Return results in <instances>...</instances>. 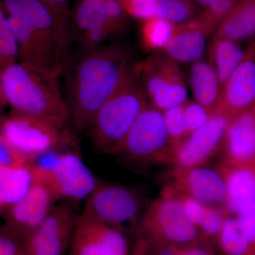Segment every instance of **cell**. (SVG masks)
<instances>
[{
  "label": "cell",
  "mask_w": 255,
  "mask_h": 255,
  "mask_svg": "<svg viewBox=\"0 0 255 255\" xmlns=\"http://www.w3.org/2000/svg\"><path fill=\"white\" fill-rule=\"evenodd\" d=\"M120 155L140 166L172 164L173 148L166 130L163 113L150 104L137 119Z\"/></svg>",
  "instance_id": "7"
},
{
  "label": "cell",
  "mask_w": 255,
  "mask_h": 255,
  "mask_svg": "<svg viewBox=\"0 0 255 255\" xmlns=\"http://www.w3.org/2000/svg\"><path fill=\"white\" fill-rule=\"evenodd\" d=\"M128 16L141 21L157 17L161 0H119Z\"/></svg>",
  "instance_id": "33"
},
{
  "label": "cell",
  "mask_w": 255,
  "mask_h": 255,
  "mask_svg": "<svg viewBox=\"0 0 255 255\" xmlns=\"http://www.w3.org/2000/svg\"><path fill=\"white\" fill-rule=\"evenodd\" d=\"M18 49L9 16L0 2V74L18 61Z\"/></svg>",
  "instance_id": "28"
},
{
  "label": "cell",
  "mask_w": 255,
  "mask_h": 255,
  "mask_svg": "<svg viewBox=\"0 0 255 255\" xmlns=\"http://www.w3.org/2000/svg\"><path fill=\"white\" fill-rule=\"evenodd\" d=\"M49 11L55 30L59 38L60 46L68 61L70 46V10L71 0H40Z\"/></svg>",
  "instance_id": "27"
},
{
  "label": "cell",
  "mask_w": 255,
  "mask_h": 255,
  "mask_svg": "<svg viewBox=\"0 0 255 255\" xmlns=\"http://www.w3.org/2000/svg\"><path fill=\"white\" fill-rule=\"evenodd\" d=\"M128 46L110 44L85 50L68 82V104L74 131L88 130L95 114L119 86L132 65Z\"/></svg>",
  "instance_id": "1"
},
{
  "label": "cell",
  "mask_w": 255,
  "mask_h": 255,
  "mask_svg": "<svg viewBox=\"0 0 255 255\" xmlns=\"http://www.w3.org/2000/svg\"><path fill=\"white\" fill-rule=\"evenodd\" d=\"M53 151L32 162L37 183L46 186L57 201L75 204L86 200L100 182L78 155Z\"/></svg>",
  "instance_id": "5"
},
{
  "label": "cell",
  "mask_w": 255,
  "mask_h": 255,
  "mask_svg": "<svg viewBox=\"0 0 255 255\" xmlns=\"http://www.w3.org/2000/svg\"><path fill=\"white\" fill-rule=\"evenodd\" d=\"M78 216L73 203L61 201L22 241L23 251L31 255H66Z\"/></svg>",
  "instance_id": "10"
},
{
  "label": "cell",
  "mask_w": 255,
  "mask_h": 255,
  "mask_svg": "<svg viewBox=\"0 0 255 255\" xmlns=\"http://www.w3.org/2000/svg\"><path fill=\"white\" fill-rule=\"evenodd\" d=\"M251 110L252 113H253V118H254L255 123V105H254V107H253V108L251 109Z\"/></svg>",
  "instance_id": "42"
},
{
  "label": "cell",
  "mask_w": 255,
  "mask_h": 255,
  "mask_svg": "<svg viewBox=\"0 0 255 255\" xmlns=\"http://www.w3.org/2000/svg\"><path fill=\"white\" fill-rule=\"evenodd\" d=\"M6 105H6V102H5L2 92H1V86H0V115L2 113Z\"/></svg>",
  "instance_id": "40"
},
{
  "label": "cell",
  "mask_w": 255,
  "mask_h": 255,
  "mask_svg": "<svg viewBox=\"0 0 255 255\" xmlns=\"http://www.w3.org/2000/svg\"><path fill=\"white\" fill-rule=\"evenodd\" d=\"M137 66L151 106L163 112L187 102L185 76L178 63L163 51L154 53Z\"/></svg>",
  "instance_id": "8"
},
{
  "label": "cell",
  "mask_w": 255,
  "mask_h": 255,
  "mask_svg": "<svg viewBox=\"0 0 255 255\" xmlns=\"http://www.w3.org/2000/svg\"><path fill=\"white\" fill-rule=\"evenodd\" d=\"M213 113L196 101L187 100L184 104V115L188 135L205 125Z\"/></svg>",
  "instance_id": "34"
},
{
  "label": "cell",
  "mask_w": 255,
  "mask_h": 255,
  "mask_svg": "<svg viewBox=\"0 0 255 255\" xmlns=\"http://www.w3.org/2000/svg\"><path fill=\"white\" fill-rule=\"evenodd\" d=\"M229 214L222 206H206L198 230L202 239L216 245L218 237Z\"/></svg>",
  "instance_id": "30"
},
{
  "label": "cell",
  "mask_w": 255,
  "mask_h": 255,
  "mask_svg": "<svg viewBox=\"0 0 255 255\" xmlns=\"http://www.w3.org/2000/svg\"><path fill=\"white\" fill-rule=\"evenodd\" d=\"M168 185L208 206H222L226 199L224 178L217 166L184 167L174 166Z\"/></svg>",
  "instance_id": "14"
},
{
  "label": "cell",
  "mask_w": 255,
  "mask_h": 255,
  "mask_svg": "<svg viewBox=\"0 0 255 255\" xmlns=\"http://www.w3.org/2000/svg\"><path fill=\"white\" fill-rule=\"evenodd\" d=\"M164 125L169 142L174 148L187 136V127L184 115V105L163 111Z\"/></svg>",
  "instance_id": "31"
},
{
  "label": "cell",
  "mask_w": 255,
  "mask_h": 255,
  "mask_svg": "<svg viewBox=\"0 0 255 255\" xmlns=\"http://www.w3.org/2000/svg\"><path fill=\"white\" fill-rule=\"evenodd\" d=\"M231 119L214 112L205 125L191 132L174 148L172 165L191 167L206 165L221 152Z\"/></svg>",
  "instance_id": "12"
},
{
  "label": "cell",
  "mask_w": 255,
  "mask_h": 255,
  "mask_svg": "<svg viewBox=\"0 0 255 255\" xmlns=\"http://www.w3.org/2000/svg\"><path fill=\"white\" fill-rule=\"evenodd\" d=\"M23 251V243L19 239L7 231L0 233V255H21Z\"/></svg>",
  "instance_id": "38"
},
{
  "label": "cell",
  "mask_w": 255,
  "mask_h": 255,
  "mask_svg": "<svg viewBox=\"0 0 255 255\" xmlns=\"http://www.w3.org/2000/svg\"><path fill=\"white\" fill-rule=\"evenodd\" d=\"M21 255H28V254H27V253H23V254Z\"/></svg>",
  "instance_id": "44"
},
{
  "label": "cell",
  "mask_w": 255,
  "mask_h": 255,
  "mask_svg": "<svg viewBox=\"0 0 255 255\" xmlns=\"http://www.w3.org/2000/svg\"><path fill=\"white\" fill-rule=\"evenodd\" d=\"M1 5L9 16L18 18L46 47L67 60L60 46L53 18L40 0H1Z\"/></svg>",
  "instance_id": "16"
},
{
  "label": "cell",
  "mask_w": 255,
  "mask_h": 255,
  "mask_svg": "<svg viewBox=\"0 0 255 255\" xmlns=\"http://www.w3.org/2000/svg\"><path fill=\"white\" fill-rule=\"evenodd\" d=\"M63 130L43 119L12 112L0 124V135L31 162L60 145Z\"/></svg>",
  "instance_id": "9"
},
{
  "label": "cell",
  "mask_w": 255,
  "mask_h": 255,
  "mask_svg": "<svg viewBox=\"0 0 255 255\" xmlns=\"http://www.w3.org/2000/svg\"><path fill=\"white\" fill-rule=\"evenodd\" d=\"M32 163L31 161L15 150L0 135V167Z\"/></svg>",
  "instance_id": "36"
},
{
  "label": "cell",
  "mask_w": 255,
  "mask_h": 255,
  "mask_svg": "<svg viewBox=\"0 0 255 255\" xmlns=\"http://www.w3.org/2000/svg\"><path fill=\"white\" fill-rule=\"evenodd\" d=\"M238 0H212L199 16L214 33Z\"/></svg>",
  "instance_id": "32"
},
{
  "label": "cell",
  "mask_w": 255,
  "mask_h": 255,
  "mask_svg": "<svg viewBox=\"0 0 255 255\" xmlns=\"http://www.w3.org/2000/svg\"><path fill=\"white\" fill-rule=\"evenodd\" d=\"M176 26L157 17L142 21L140 30L142 46L147 51H162L172 39Z\"/></svg>",
  "instance_id": "25"
},
{
  "label": "cell",
  "mask_w": 255,
  "mask_h": 255,
  "mask_svg": "<svg viewBox=\"0 0 255 255\" xmlns=\"http://www.w3.org/2000/svg\"><path fill=\"white\" fill-rule=\"evenodd\" d=\"M1 233V231H0V233Z\"/></svg>",
  "instance_id": "45"
},
{
  "label": "cell",
  "mask_w": 255,
  "mask_h": 255,
  "mask_svg": "<svg viewBox=\"0 0 255 255\" xmlns=\"http://www.w3.org/2000/svg\"><path fill=\"white\" fill-rule=\"evenodd\" d=\"M224 178L226 199L224 208L230 216L255 204V167L231 165L221 161L217 165Z\"/></svg>",
  "instance_id": "20"
},
{
  "label": "cell",
  "mask_w": 255,
  "mask_h": 255,
  "mask_svg": "<svg viewBox=\"0 0 255 255\" xmlns=\"http://www.w3.org/2000/svg\"><path fill=\"white\" fill-rule=\"evenodd\" d=\"M194 1H196L198 4H200L201 6H202L205 9V8L209 6L212 0H194Z\"/></svg>",
  "instance_id": "41"
},
{
  "label": "cell",
  "mask_w": 255,
  "mask_h": 255,
  "mask_svg": "<svg viewBox=\"0 0 255 255\" xmlns=\"http://www.w3.org/2000/svg\"><path fill=\"white\" fill-rule=\"evenodd\" d=\"M138 238L148 244L187 248L202 240L187 217L177 191L164 186L159 197L146 208L137 228Z\"/></svg>",
  "instance_id": "4"
},
{
  "label": "cell",
  "mask_w": 255,
  "mask_h": 255,
  "mask_svg": "<svg viewBox=\"0 0 255 255\" xmlns=\"http://www.w3.org/2000/svg\"><path fill=\"white\" fill-rule=\"evenodd\" d=\"M148 105L137 64L132 63L89 127L96 150L105 154L120 153L129 132Z\"/></svg>",
  "instance_id": "3"
},
{
  "label": "cell",
  "mask_w": 255,
  "mask_h": 255,
  "mask_svg": "<svg viewBox=\"0 0 255 255\" xmlns=\"http://www.w3.org/2000/svg\"><path fill=\"white\" fill-rule=\"evenodd\" d=\"M176 191H177L179 199L182 201L183 207H184L187 217L190 220L191 222L197 228L202 219L206 205L187 194L179 192L177 190Z\"/></svg>",
  "instance_id": "37"
},
{
  "label": "cell",
  "mask_w": 255,
  "mask_h": 255,
  "mask_svg": "<svg viewBox=\"0 0 255 255\" xmlns=\"http://www.w3.org/2000/svg\"><path fill=\"white\" fill-rule=\"evenodd\" d=\"M189 82L196 102L214 112L219 100L221 85L211 64L201 60L193 64Z\"/></svg>",
  "instance_id": "23"
},
{
  "label": "cell",
  "mask_w": 255,
  "mask_h": 255,
  "mask_svg": "<svg viewBox=\"0 0 255 255\" xmlns=\"http://www.w3.org/2000/svg\"><path fill=\"white\" fill-rule=\"evenodd\" d=\"M216 247L214 243L202 239L186 248L182 255H217Z\"/></svg>",
  "instance_id": "39"
},
{
  "label": "cell",
  "mask_w": 255,
  "mask_h": 255,
  "mask_svg": "<svg viewBox=\"0 0 255 255\" xmlns=\"http://www.w3.org/2000/svg\"><path fill=\"white\" fill-rule=\"evenodd\" d=\"M56 201L46 186L36 183L22 199L8 208L6 231L23 241L44 221Z\"/></svg>",
  "instance_id": "15"
},
{
  "label": "cell",
  "mask_w": 255,
  "mask_h": 255,
  "mask_svg": "<svg viewBox=\"0 0 255 255\" xmlns=\"http://www.w3.org/2000/svg\"><path fill=\"white\" fill-rule=\"evenodd\" d=\"M60 73L22 62L0 74V86L12 112L47 121L63 130L70 121L68 104L59 85Z\"/></svg>",
  "instance_id": "2"
},
{
  "label": "cell",
  "mask_w": 255,
  "mask_h": 255,
  "mask_svg": "<svg viewBox=\"0 0 255 255\" xmlns=\"http://www.w3.org/2000/svg\"><path fill=\"white\" fill-rule=\"evenodd\" d=\"M214 33L237 43L255 38V0H238Z\"/></svg>",
  "instance_id": "21"
},
{
  "label": "cell",
  "mask_w": 255,
  "mask_h": 255,
  "mask_svg": "<svg viewBox=\"0 0 255 255\" xmlns=\"http://www.w3.org/2000/svg\"><path fill=\"white\" fill-rule=\"evenodd\" d=\"M36 183L32 163L0 167V204L8 209L22 199Z\"/></svg>",
  "instance_id": "22"
},
{
  "label": "cell",
  "mask_w": 255,
  "mask_h": 255,
  "mask_svg": "<svg viewBox=\"0 0 255 255\" xmlns=\"http://www.w3.org/2000/svg\"><path fill=\"white\" fill-rule=\"evenodd\" d=\"M145 211L143 196L136 188L100 183L87 197L80 216L127 233L137 229Z\"/></svg>",
  "instance_id": "6"
},
{
  "label": "cell",
  "mask_w": 255,
  "mask_h": 255,
  "mask_svg": "<svg viewBox=\"0 0 255 255\" xmlns=\"http://www.w3.org/2000/svg\"><path fill=\"white\" fill-rule=\"evenodd\" d=\"M221 152L225 163L255 167V123L251 109L230 121Z\"/></svg>",
  "instance_id": "17"
},
{
  "label": "cell",
  "mask_w": 255,
  "mask_h": 255,
  "mask_svg": "<svg viewBox=\"0 0 255 255\" xmlns=\"http://www.w3.org/2000/svg\"><path fill=\"white\" fill-rule=\"evenodd\" d=\"M216 246L222 255H253L236 217L229 216L220 233Z\"/></svg>",
  "instance_id": "26"
},
{
  "label": "cell",
  "mask_w": 255,
  "mask_h": 255,
  "mask_svg": "<svg viewBox=\"0 0 255 255\" xmlns=\"http://www.w3.org/2000/svg\"><path fill=\"white\" fill-rule=\"evenodd\" d=\"M127 233L105 223L79 216L68 255H131Z\"/></svg>",
  "instance_id": "11"
},
{
  "label": "cell",
  "mask_w": 255,
  "mask_h": 255,
  "mask_svg": "<svg viewBox=\"0 0 255 255\" xmlns=\"http://www.w3.org/2000/svg\"><path fill=\"white\" fill-rule=\"evenodd\" d=\"M2 206H1V204H0V211H1V209H2Z\"/></svg>",
  "instance_id": "43"
},
{
  "label": "cell",
  "mask_w": 255,
  "mask_h": 255,
  "mask_svg": "<svg viewBox=\"0 0 255 255\" xmlns=\"http://www.w3.org/2000/svg\"><path fill=\"white\" fill-rule=\"evenodd\" d=\"M196 14L195 6L191 0H161L157 18L179 25L191 21Z\"/></svg>",
  "instance_id": "29"
},
{
  "label": "cell",
  "mask_w": 255,
  "mask_h": 255,
  "mask_svg": "<svg viewBox=\"0 0 255 255\" xmlns=\"http://www.w3.org/2000/svg\"><path fill=\"white\" fill-rule=\"evenodd\" d=\"M255 105V38L251 40L244 58L221 87L214 112L232 119Z\"/></svg>",
  "instance_id": "13"
},
{
  "label": "cell",
  "mask_w": 255,
  "mask_h": 255,
  "mask_svg": "<svg viewBox=\"0 0 255 255\" xmlns=\"http://www.w3.org/2000/svg\"><path fill=\"white\" fill-rule=\"evenodd\" d=\"M235 217L249 244L252 254L255 255V204L240 211Z\"/></svg>",
  "instance_id": "35"
},
{
  "label": "cell",
  "mask_w": 255,
  "mask_h": 255,
  "mask_svg": "<svg viewBox=\"0 0 255 255\" xmlns=\"http://www.w3.org/2000/svg\"><path fill=\"white\" fill-rule=\"evenodd\" d=\"M73 18L85 50L103 46L114 36L107 0H82L75 9Z\"/></svg>",
  "instance_id": "18"
},
{
  "label": "cell",
  "mask_w": 255,
  "mask_h": 255,
  "mask_svg": "<svg viewBox=\"0 0 255 255\" xmlns=\"http://www.w3.org/2000/svg\"><path fill=\"white\" fill-rule=\"evenodd\" d=\"M245 52L237 42L216 36L211 40L208 47L209 63L217 74L221 87L241 63Z\"/></svg>",
  "instance_id": "24"
},
{
  "label": "cell",
  "mask_w": 255,
  "mask_h": 255,
  "mask_svg": "<svg viewBox=\"0 0 255 255\" xmlns=\"http://www.w3.org/2000/svg\"><path fill=\"white\" fill-rule=\"evenodd\" d=\"M213 33L199 15L177 25L172 39L162 51L177 63H196L204 55L207 38Z\"/></svg>",
  "instance_id": "19"
}]
</instances>
